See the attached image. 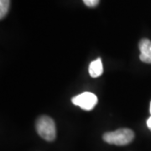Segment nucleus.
<instances>
[{
  "label": "nucleus",
  "instance_id": "f257e3e1",
  "mask_svg": "<svg viewBox=\"0 0 151 151\" xmlns=\"http://www.w3.org/2000/svg\"><path fill=\"white\" fill-rule=\"evenodd\" d=\"M134 138V134L129 129H119L113 132L105 133L103 136V140L108 144L120 146L130 144Z\"/></svg>",
  "mask_w": 151,
  "mask_h": 151
},
{
  "label": "nucleus",
  "instance_id": "f03ea898",
  "mask_svg": "<svg viewBox=\"0 0 151 151\" xmlns=\"http://www.w3.org/2000/svg\"><path fill=\"white\" fill-rule=\"evenodd\" d=\"M36 131L39 135L46 141H53L56 136L55 124L48 116H41L36 122Z\"/></svg>",
  "mask_w": 151,
  "mask_h": 151
},
{
  "label": "nucleus",
  "instance_id": "6e6552de",
  "mask_svg": "<svg viewBox=\"0 0 151 151\" xmlns=\"http://www.w3.org/2000/svg\"><path fill=\"white\" fill-rule=\"evenodd\" d=\"M147 126H148V128L151 130V116L150 117V119L147 120Z\"/></svg>",
  "mask_w": 151,
  "mask_h": 151
},
{
  "label": "nucleus",
  "instance_id": "1a4fd4ad",
  "mask_svg": "<svg viewBox=\"0 0 151 151\" xmlns=\"http://www.w3.org/2000/svg\"><path fill=\"white\" fill-rule=\"evenodd\" d=\"M150 113H151V103H150Z\"/></svg>",
  "mask_w": 151,
  "mask_h": 151
},
{
  "label": "nucleus",
  "instance_id": "39448f33",
  "mask_svg": "<svg viewBox=\"0 0 151 151\" xmlns=\"http://www.w3.org/2000/svg\"><path fill=\"white\" fill-rule=\"evenodd\" d=\"M88 70H89L90 76L92 77H93V78H96V77L100 76L103 72V66L102 60L100 59V58H97L95 60L92 61V63L89 65Z\"/></svg>",
  "mask_w": 151,
  "mask_h": 151
},
{
  "label": "nucleus",
  "instance_id": "20e7f679",
  "mask_svg": "<svg viewBox=\"0 0 151 151\" xmlns=\"http://www.w3.org/2000/svg\"><path fill=\"white\" fill-rule=\"evenodd\" d=\"M139 47L140 50L141 61L151 64V41L148 39H142L139 44Z\"/></svg>",
  "mask_w": 151,
  "mask_h": 151
},
{
  "label": "nucleus",
  "instance_id": "423d86ee",
  "mask_svg": "<svg viewBox=\"0 0 151 151\" xmlns=\"http://www.w3.org/2000/svg\"><path fill=\"white\" fill-rule=\"evenodd\" d=\"M10 5V0H0V18L4 19L8 14Z\"/></svg>",
  "mask_w": 151,
  "mask_h": 151
},
{
  "label": "nucleus",
  "instance_id": "0eeeda50",
  "mask_svg": "<svg viewBox=\"0 0 151 151\" xmlns=\"http://www.w3.org/2000/svg\"><path fill=\"white\" fill-rule=\"evenodd\" d=\"M84 4L87 7H96L99 4V0H83Z\"/></svg>",
  "mask_w": 151,
  "mask_h": 151
},
{
  "label": "nucleus",
  "instance_id": "7ed1b4c3",
  "mask_svg": "<svg viewBox=\"0 0 151 151\" xmlns=\"http://www.w3.org/2000/svg\"><path fill=\"white\" fill-rule=\"evenodd\" d=\"M72 103L86 111H91L97 105V97L92 92H85L72 98Z\"/></svg>",
  "mask_w": 151,
  "mask_h": 151
}]
</instances>
